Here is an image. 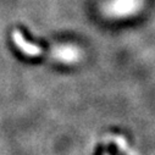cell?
<instances>
[{
    "instance_id": "cell-1",
    "label": "cell",
    "mask_w": 155,
    "mask_h": 155,
    "mask_svg": "<svg viewBox=\"0 0 155 155\" xmlns=\"http://www.w3.org/2000/svg\"><path fill=\"white\" fill-rule=\"evenodd\" d=\"M119 143V145H120V149L121 150H126V148H127V143L124 140V139H121V138H117V140H116Z\"/></svg>"
}]
</instances>
